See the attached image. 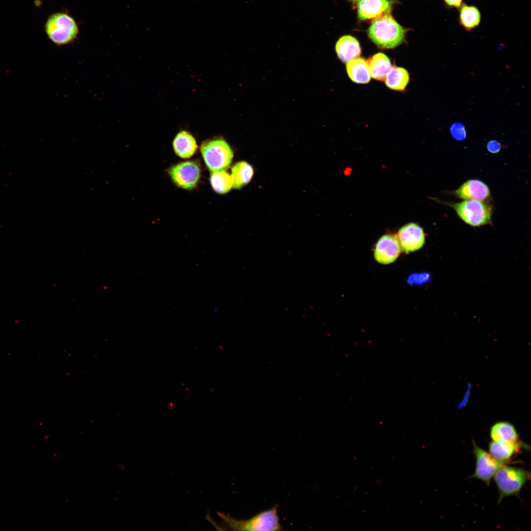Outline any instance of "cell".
Returning a JSON list of instances; mask_svg holds the SVG:
<instances>
[{"label":"cell","instance_id":"1","mask_svg":"<svg viewBox=\"0 0 531 531\" xmlns=\"http://www.w3.org/2000/svg\"><path fill=\"white\" fill-rule=\"evenodd\" d=\"M407 31L389 12L374 19L367 33L370 38L379 47L392 49L402 44Z\"/></svg>","mask_w":531,"mask_h":531},{"label":"cell","instance_id":"2","mask_svg":"<svg viewBox=\"0 0 531 531\" xmlns=\"http://www.w3.org/2000/svg\"><path fill=\"white\" fill-rule=\"evenodd\" d=\"M530 478L531 472L524 469L507 465L500 468L493 476L499 492L498 503L508 496L518 497Z\"/></svg>","mask_w":531,"mask_h":531},{"label":"cell","instance_id":"3","mask_svg":"<svg viewBox=\"0 0 531 531\" xmlns=\"http://www.w3.org/2000/svg\"><path fill=\"white\" fill-rule=\"evenodd\" d=\"M201 152L206 165L212 172L227 169L234 155L230 146L222 138L204 142L201 146Z\"/></svg>","mask_w":531,"mask_h":531},{"label":"cell","instance_id":"4","mask_svg":"<svg viewBox=\"0 0 531 531\" xmlns=\"http://www.w3.org/2000/svg\"><path fill=\"white\" fill-rule=\"evenodd\" d=\"M48 38L58 45L72 42L77 36L78 27L74 19L64 13L51 15L45 24Z\"/></svg>","mask_w":531,"mask_h":531},{"label":"cell","instance_id":"5","mask_svg":"<svg viewBox=\"0 0 531 531\" xmlns=\"http://www.w3.org/2000/svg\"><path fill=\"white\" fill-rule=\"evenodd\" d=\"M223 518L230 527L236 530H282L276 506L259 513L247 520L239 521L225 515H223Z\"/></svg>","mask_w":531,"mask_h":531},{"label":"cell","instance_id":"6","mask_svg":"<svg viewBox=\"0 0 531 531\" xmlns=\"http://www.w3.org/2000/svg\"><path fill=\"white\" fill-rule=\"evenodd\" d=\"M458 216L466 224L478 227L492 223L491 206L482 201L465 200L450 204Z\"/></svg>","mask_w":531,"mask_h":531},{"label":"cell","instance_id":"7","mask_svg":"<svg viewBox=\"0 0 531 531\" xmlns=\"http://www.w3.org/2000/svg\"><path fill=\"white\" fill-rule=\"evenodd\" d=\"M472 443L476 465L475 471L470 477L480 480L489 486L492 477L498 470L508 464L494 458L489 452L479 447L474 441H472Z\"/></svg>","mask_w":531,"mask_h":531},{"label":"cell","instance_id":"8","mask_svg":"<svg viewBox=\"0 0 531 531\" xmlns=\"http://www.w3.org/2000/svg\"><path fill=\"white\" fill-rule=\"evenodd\" d=\"M169 174L177 186L190 190L193 189L198 183L201 171L196 162L189 161L173 166L169 169Z\"/></svg>","mask_w":531,"mask_h":531},{"label":"cell","instance_id":"9","mask_svg":"<svg viewBox=\"0 0 531 531\" xmlns=\"http://www.w3.org/2000/svg\"><path fill=\"white\" fill-rule=\"evenodd\" d=\"M396 237L401 248L406 253L419 250L425 241L423 229L414 223H410L401 227Z\"/></svg>","mask_w":531,"mask_h":531},{"label":"cell","instance_id":"10","mask_svg":"<svg viewBox=\"0 0 531 531\" xmlns=\"http://www.w3.org/2000/svg\"><path fill=\"white\" fill-rule=\"evenodd\" d=\"M401 252L396 236L385 235L377 241L374 249L375 260L380 264H388L394 262Z\"/></svg>","mask_w":531,"mask_h":531},{"label":"cell","instance_id":"11","mask_svg":"<svg viewBox=\"0 0 531 531\" xmlns=\"http://www.w3.org/2000/svg\"><path fill=\"white\" fill-rule=\"evenodd\" d=\"M528 445L520 440L516 442H495L489 443V451L495 459L507 464L522 448L530 449Z\"/></svg>","mask_w":531,"mask_h":531},{"label":"cell","instance_id":"12","mask_svg":"<svg viewBox=\"0 0 531 531\" xmlns=\"http://www.w3.org/2000/svg\"><path fill=\"white\" fill-rule=\"evenodd\" d=\"M455 195L465 200L483 202L490 197L491 192L487 185L477 179H471L463 183L455 191Z\"/></svg>","mask_w":531,"mask_h":531},{"label":"cell","instance_id":"13","mask_svg":"<svg viewBox=\"0 0 531 531\" xmlns=\"http://www.w3.org/2000/svg\"><path fill=\"white\" fill-rule=\"evenodd\" d=\"M393 0H361L357 2L358 18L360 20L374 19L390 12Z\"/></svg>","mask_w":531,"mask_h":531},{"label":"cell","instance_id":"14","mask_svg":"<svg viewBox=\"0 0 531 531\" xmlns=\"http://www.w3.org/2000/svg\"><path fill=\"white\" fill-rule=\"evenodd\" d=\"M335 51L339 59L345 63L357 58L361 53L359 42L351 35L340 37L336 43Z\"/></svg>","mask_w":531,"mask_h":531},{"label":"cell","instance_id":"15","mask_svg":"<svg viewBox=\"0 0 531 531\" xmlns=\"http://www.w3.org/2000/svg\"><path fill=\"white\" fill-rule=\"evenodd\" d=\"M173 146L176 154L184 159L193 156L197 148L195 138L185 130L180 131L176 135L173 140Z\"/></svg>","mask_w":531,"mask_h":531},{"label":"cell","instance_id":"16","mask_svg":"<svg viewBox=\"0 0 531 531\" xmlns=\"http://www.w3.org/2000/svg\"><path fill=\"white\" fill-rule=\"evenodd\" d=\"M346 64L347 73L354 83L366 84L369 82L371 75L367 60L363 58H356Z\"/></svg>","mask_w":531,"mask_h":531},{"label":"cell","instance_id":"17","mask_svg":"<svg viewBox=\"0 0 531 531\" xmlns=\"http://www.w3.org/2000/svg\"><path fill=\"white\" fill-rule=\"evenodd\" d=\"M367 62L371 76L378 81H384L392 67L389 58L382 53L373 55Z\"/></svg>","mask_w":531,"mask_h":531},{"label":"cell","instance_id":"18","mask_svg":"<svg viewBox=\"0 0 531 531\" xmlns=\"http://www.w3.org/2000/svg\"><path fill=\"white\" fill-rule=\"evenodd\" d=\"M492 441L495 442H516L519 435L514 426L506 421H499L493 424L490 430Z\"/></svg>","mask_w":531,"mask_h":531},{"label":"cell","instance_id":"19","mask_svg":"<svg viewBox=\"0 0 531 531\" xmlns=\"http://www.w3.org/2000/svg\"><path fill=\"white\" fill-rule=\"evenodd\" d=\"M459 9V23L466 30L471 31L479 25L481 16L476 6L462 3Z\"/></svg>","mask_w":531,"mask_h":531},{"label":"cell","instance_id":"20","mask_svg":"<svg viewBox=\"0 0 531 531\" xmlns=\"http://www.w3.org/2000/svg\"><path fill=\"white\" fill-rule=\"evenodd\" d=\"M385 85L389 88L404 90L410 80L408 72L404 68L393 66L385 77Z\"/></svg>","mask_w":531,"mask_h":531},{"label":"cell","instance_id":"21","mask_svg":"<svg viewBox=\"0 0 531 531\" xmlns=\"http://www.w3.org/2000/svg\"><path fill=\"white\" fill-rule=\"evenodd\" d=\"M231 171L233 187L236 189H239L247 184L253 175L252 166L245 161L235 164L232 167Z\"/></svg>","mask_w":531,"mask_h":531},{"label":"cell","instance_id":"22","mask_svg":"<svg viewBox=\"0 0 531 531\" xmlns=\"http://www.w3.org/2000/svg\"><path fill=\"white\" fill-rule=\"evenodd\" d=\"M210 181L214 190L220 194L228 192L233 187L231 176L225 170L212 172Z\"/></svg>","mask_w":531,"mask_h":531},{"label":"cell","instance_id":"23","mask_svg":"<svg viewBox=\"0 0 531 531\" xmlns=\"http://www.w3.org/2000/svg\"><path fill=\"white\" fill-rule=\"evenodd\" d=\"M450 131L452 137L457 141L464 140L466 137V131L463 124L459 122L453 124Z\"/></svg>","mask_w":531,"mask_h":531},{"label":"cell","instance_id":"24","mask_svg":"<svg viewBox=\"0 0 531 531\" xmlns=\"http://www.w3.org/2000/svg\"><path fill=\"white\" fill-rule=\"evenodd\" d=\"M502 145L497 140H491L487 144L488 151L492 153H498L502 147Z\"/></svg>","mask_w":531,"mask_h":531},{"label":"cell","instance_id":"25","mask_svg":"<svg viewBox=\"0 0 531 531\" xmlns=\"http://www.w3.org/2000/svg\"><path fill=\"white\" fill-rule=\"evenodd\" d=\"M428 279V275L424 274H416L412 275L409 278V282L410 283H421L425 282Z\"/></svg>","mask_w":531,"mask_h":531},{"label":"cell","instance_id":"26","mask_svg":"<svg viewBox=\"0 0 531 531\" xmlns=\"http://www.w3.org/2000/svg\"><path fill=\"white\" fill-rule=\"evenodd\" d=\"M445 5L449 8H459L463 0H443Z\"/></svg>","mask_w":531,"mask_h":531},{"label":"cell","instance_id":"27","mask_svg":"<svg viewBox=\"0 0 531 531\" xmlns=\"http://www.w3.org/2000/svg\"><path fill=\"white\" fill-rule=\"evenodd\" d=\"M353 0V1H354V2H356V3H357V2H358L359 1H360L361 0Z\"/></svg>","mask_w":531,"mask_h":531}]
</instances>
